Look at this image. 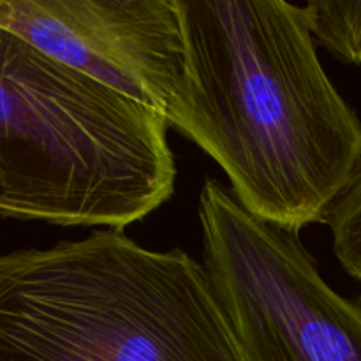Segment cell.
Listing matches in <instances>:
<instances>
[{"label":"cell","instance_id":"6da1fadb","mask_svg":"<svg viewBox=\"0 0 361 361\" xmlns=\"http://www.w3.org/2000/svg\"><path fill=\"white\" fill-rule=\"evenodd\" d=\"M185 80L169 127L207 152L256 217L326 222L361 162V120L328 78L305 6L175 0Z\"/></svg>","mask_w":361,"mask_h":361},{"label":"cell","instance_id":"7a4b0ae2","mask_svg":"<svg viewBox=\"0 0 361 361\" xmlns=\"http://www.w3.org/2000/svg\"><path fill=\"white\" fill-rule=\"evenodd\" d=\"M0 361H245L204 264L118 229L0 254Z\"/></svg>","mask_w":361,"mask_h":361},{"label":"cell","instance_id":"3957f363","mask_svg":"<svg viewBox=\"0 0 361 361\" xmlns=\"http://www.w3.org/2000/svg\"><path fill=\"white\" fill-rule=\"evenodd\" d=\"M168 129L0 27V215L123 231L175 192Z\"/></svg>","mask_w":361,"mask_h":361},{"label":"cell","instance_id":"277c9868","mask_svg":"<svg viewBox=\"0 0 361 361\" xmlns=\"http://www.w3.org/2000/svg\"><path fill=\"white\" fill-rule=\"evenodd\" d=\"M204 268L245 361H361V307L319 274L300 233L270 224L207 178Z\"/></svg>","mask_w":361,"mask_h":361},{"label":"cell","instance_id":"5b68a950","mask_svg":"<svg viewBox=\"0 0 361 361\" xmlns=\"http://www.w3.org/2000/svg\"><path fill=\"white\" fill-rule=\"evenodd\" d=\"M0 27L166 120L182 94L175 0H0Z\"/></svg>","mask_w":361,"mask_h":361},{"label":"cell","instance_id":"8992f818","mask_svg":"<svg viewBox=\"0 0 361 361\" xmlns=\"http://www.w3.org/2000/svg\"><path fill=\"white\" fill-rule=\"evenodd\" d=\"M310 32L342 63H361V0H319L305 6Z\"/></svg>","mask_w":361,"mask_h":361},{"label":"cell","instance_id":"52a82bcc","mask_svg":"<svg viewBox=\"0 0 361 361\" xmlns=\"http://www.w3.org/2000/svg\"><path fill=\"white\" fill-rule=\"evenodd\" d=\"M326 224L331 229L334 252L342 268L361 282V162L331 207Z\"/></svg>","mask_w":361,"mask_h":361}]
</instances>
